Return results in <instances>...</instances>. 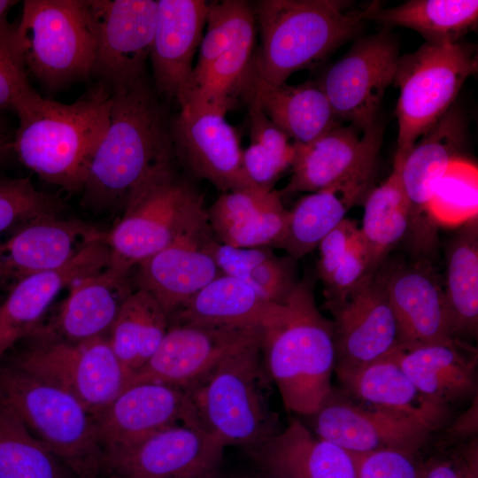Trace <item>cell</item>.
<instances>
[{
  "mask_svg": "<svg viewBox=\"0 0 478 478\" xmlns=\"http://www.w3.org/2000/svg\"><path fill=\"white\" fill-rule=\"evenodd\" d=\"M109 123L82 191L94 211L125 207L135 191L176 161L163 108L147 76L111 88Z\"/></svg>",
  "mask_w": 478,
  "mask_h": 478,
  "instance_id": "6da1fadb",
  "label": "cell"
},
{
  "mask_svg": "<svg viewBox=\"0 0 478 478\" xmlns=\"http://www.w3.org/2000/svg\"><path fill=\"white\" fill-rule=\"evenodd\" d=\"M111 88L101 81L72 104L36 91L15 110L19 127L11 147L24 166L69 193L82 190L96 149L106 132Z\"/></svg>",
  "mask_w": 478,
  "mask_h": 478,
  "instance_id": "7a4b0ae2",
  "label": "cell"
},
{
  "mask_svg": "<svg viewBox=\"0 0 478 478\" xmlns=\"http://www.w3.org/2000/svg\"><path fill=\"white\" fill-rule=\"evenodd\" d=\"M313 288L310 276L298 281L261 337L264 365L283 405L305 416L333 395L335 365L333 322L319 311Z\"/></svg>",
  "mask_w": 478,
  "mask_h": 478,
  "instance_id": "3957f363",
  "label": "cell"
},
{
  "mask_svg": "<svg viewBox=\"0 0 478 478\" xmlns=\"http://www.w3.org/2000/svg\"><path fill=\"white\" fill-rule=\"evenodd\" d=\"M346 0H261L252 4L261 35L255 72L264 81L286 83L295 72L311 68L356 35L375 6L351 10Z\"/></svg>",
  "mask_w": 478,
  "mask_h": 478,
  "instance_id": "277c9868",
  "label": "cell"
},
{
  "mask_svg": "<svg viewBox=\"0 0 478 478\" xmlns=\"http://www.w3.org/2000/svg\"><path fill=\"white\" fill-rule=\"evenodd\" d=\"M269 381L261 342L228 355L185 389L196 426L225 447L247 451L267 441L281 430L267 400Z\"/></svg>",
  "mask_w": 478,
  "mask_h": 478,
  "instance_id": "5b68a950",
  "label": "cell"
},
{
  "mask_svg": "<svg viewBox=\"0 0 478 478\" xmlns=\"http://www.w3.org/2000/svg\"><path fill=\"white\" fill-rule=\"evenodd\" d=\"M177 161V160H176ZM176 161L146 181L130 197L106 242L109 266L125 274L208 222L204 196L176 167Z\"/></svg>",
  "mask_w": 478,
  "mask_h": 478,
  "instance_id": "8992f818",
  "label": "cell"
},
{
  "mask_svg": "<svg viewBox=\"0 0 478 478\" xmlns=\"http://www.w3.org/2000/svg\"><path fill=\"white\" fill-rule=\"evenodd\" d=\"M0 404L79 478L98 477L103 452L95 419L73 396L0 362Z\"/></svg>",
  "mask_w": 478,
  "mask_h": 478,
  "instance_id": "52a82bcc",
  "label": "cell"
},
{
  "mask_svg": "<svg viewBox=\"0 0 478 478\" xmlns=\"http://www.w3.org/2000/svg\"><path fill=\"white\" fill-rule=\"evenodd\" d=\"M17 35L27 69L49 89L94 71L97 36L89 0H26Z\"/></svg>",
  "mask_w": 478,
  "mask_h": 478,
  "instance_id": "ba28073f",
  "label": "cell"
},
{
  "mask_svg": "<svg viewBox=\"0 0 478 478\" xmlns=\"http://www.w3.org/2000/svg\"><path fill=\"white\" fill-rule=\"evenodd\" d=\"M7 363L73 396L96 419L129 385L132 375L104 335L72 342L39 328Z\"/></svg>",
  "mask_w": 478,
  "mask_h": 478,
  "instance_id": "9c48e42d",
  "label": "cell"
},
{
  "mask_svg": "<svg viewBox=\"0 0 478 478\" xmlns=\"http://www.w3.org/2000/svg\"><path fill=\"white\" fill-rule=\"evenodd\" d=\"M477 70L474 48L459 42H425L399 58L393 81L399 89L396 153L408 154L417 140L451 108L464 82Z\"/></svg>",
  "mask_w": 478,
  "mask_h": 478,
  "instance_id": "30bf717a",
  "label": "cell"
},
{
  "mask_svg": "<svg viewBox=\"0 0 478 478\" xmlns=\"http://www.w3.org/2000/svg\"><path fill=\"white\" fill-rule=\"evenodd\" d=\"M399 58L397 40L386 30L357 40L318 81L336 119L362 133L371 128Z\"/></svg>",
  "mask_w": 478,
  "mask_h": 478,
  "instance_id": "8fae6325",
  "label": "cell"
},
{
  "mask_svg": "<svg viewBox=\"0 0 478 478\" xmlns=\"http://www.w3.org/2000/svg\"><path fill=\"white\" fill-rule=\"evenodd\" d=\"M225 446L199 428L176 424L103 451L99 477L183 478L220 467Z\"/></svg>",
  "mask_w": 478,
  "mask_h": 478,
  "instance_id": "7c38bea8",
  "label": "cell"
},
{
  "mask_svg": "<svg viewBox=\"0 0 478 478\" xmlns=\"http://www.w3.org/2000/svg\"><path fill=\"white\" fill-rule=\"evenodd\" d=\"M258 327L171 324L158 348L129 385L157 382L187 389L228 355L261 342ZM128 385V386H129Z\"/></svg>",
  "mask_w": 478,
  "mask_h": 478,
  "instance_id": "4fadbf2b",
  "label": "cell"
},
{
  "mask_svg": "<svg viewBox=\"0 0 478 478\" xmlns=\"http://www.w3.org/2000/svg\"><path fill=\"white\" fill-rule=\"evenodd\" d=\"M326 306L334 317L335 369L368 364L401 346L382 272L366 276L345 297Z\"/></svg>",
  "mask_w": 478,
  "mask_h": 478,
  "instance_id": "5bb4252c",
  "label": "cell"
},
{
  "mask_svg": "<svg viewBox=\"0 0 478 478\" xmlns=\"http://www.w3.org/2000/svg\"><path fill=\"white\" fill-rule=\"evenodd\" d=\"M465 138L460 113L450 108L423 134L405 156L401 171L410 204L406 236L415 254L431 255L437 242L438 226L430 214L434 190L449 164L458 157Z\"/></svg>",
  "mask_w": 478,
  "mask_h": 478,
  "instance_id": "9a60e30c",
  "label": "cell"
},
{
  "mask_svg": "<svg viewBox=\"0 0 478 478\" xmlns=\"http://www.w3.org/2000/svg\"><path fill=\"white\" fill-rule=\"evenodd\" d=\"M97 36L93 73L110 88L147 76L157 1L89 0Z\"/></svg>",
  "mask_w": 478,
  "mask_h": 478,
  "instance_id": "2e32d148",
  "label": "cell"
},
{
  "mask_svg": "<svg viewBox=\"0 0 478 478\" xmlns=\"http://www.w3.org/2000/svg\"><path fill=\"white\" fill-rule=\"evenodd\" d=\"M225 114L181 110L170 125L176 160L192 178L223 192L259 188L247 176L236 130Z\"/></svg>",
  "mask_w": 478,
  "mask_h": 478,
  "instance_id": "e0dca14e",
  "label": "cell"
},
{
  "mask_svg": "<svg viewBox=\"0 0 478 478\" xmlns=\"http://www.w3.org/2000/svg\"><path fill=\"white\" fill-rule=\"evenodd\" d=\"M47 216L0 239V287L10 289L31 275L58 269L107 233L80 220Z\"/></svg>",
  "mask_w": 478,
  "mask_h": 478,
  "instance_id": "ac0fdd59",
  "label": "cell"
},
{
  "mask_svg": "<svg viewBox=\"0 0 478 478\" xmlns=\"http://www.w3.org/2000/svg\"><path fill=\"white\" fill-rule=\"evenodd\" d=\"M209 223L179 235L136 266L137 289L149 292L170 318L199 290L223 274L206 249Z\"/></svg>",
  "mask_w": 478,
  "mask_h": 478,
  "instance_id": "d6986e66",
  "label": "cell"
},
{
  "mask_svg": "<svg viewBox=\"0 0 478 478\" xmlns=\"http://www.w3.org/2000/svg\"><path fill=\"white\" fill-rule=\"evenodd\" d=\"M95 422L102 452L176 424L196 426L187 391L157 382L127 386Z\"/></svg>",
  "mask_w": 478,
  "mask_h": 478,
  "instance_id": "ffe728a7",
  "label": "cell"
},
{
  "mask_svg": "<svg viewBox=\"0 0 478 478\" xmlns=\"http://www.w3.org/2000/svg\"><path fill=\"white\" fill-rule=\"evenodd\" d=\"M310 417L316 436L356 454L386 449L417 454L432 433L412 420L333 395Z\"/></svg>",
  "mask_w": 478,
  "mask_h": 478,
  "instance_id": "44dd1931",
  "label": "cell"
},
{
  "mask_svg": "<svg viewBox=\"0 0 478 478\" xmlns=\"http://www.w3.org/2000/svg\"><path fill=\"white\" fill-rule=\"evenodd\" d=\"M106 239L96 242L64 266L27 277L11 289L0 305V362L19 340L32 335L57 296L76 279L109 265Z\"/></svg>",
  "mask_w": 478,
  "mask_h": 478,
  "instance_id": "7402d4cb",
  "label": "cell"
},
{
  "mask_svg": "<svg viewBox=\"0 0 478 478\" xmlns=\"http://www.w3.org/2000/svg\"><path fill=\"white\" fill-rule=\"evenodd\" d=\"M209 2L158 0L150 58L156 90L178 101L193 72V58L203 39Z\"/></svg>",
  "mask_w": 478,
  "mask_h": 478,
  "instance_id": "603a6c76",
  "label": "cell"
},
{
  "mask_svg": "<svg viewBox=\"0 0 478 478\" xmlns=\"http://www.w3.org/2000/svg\"><path fill=\"white\" fill-rule=\"evenodd\" d=\"M381 272L402 346L456 338L444 291L425 261Z\"/></svg>",
  "mask_w": 478,
  "mask_h": 478,
  "instance_id": "cb8c5ba5",
  "label": "cell"
},
{
  "mask_svg": "<svg viewBox=\"0 0 478 478\" xmlns=\"http://www.w3.org/2000/svg\"><path fill=\"white\" fill-rule=\"evenodd\" d=\"M378 155L373 154L329 187L301 197L289 210L287 229L277 249L297 260L317 248L353 206L364 203L374 188Z\"/></svg>",
  "mask_w": 478,
  "mask_h": 478,
  "instance_id": "d4e9b609",
  "label": "cell"
},
{
  "mask_svg": "<svg viewBox=\"0 0 478 478\" xmlns=\"http://www.w3.org/2000/svg\"><path fill=\"white\" fill-rule=\"evenodd\" d=\"M269 478H358V455L319 437L294 419L247 451Z\"/></svg>",
  "mask_w": 478,
  "mask_h": 478,
  "instance_id": "484cf974",
  "label": "cell"
},
{
  "mask_svg": "<svg viewBox=\"0 0 478 478\" xmlns=\"http://www.w3.org/2000/svg\"><path fill=\"white\" fill-rule=\"evenodd\" d=\"M352 125L333 127L314 141L294 143L292 174L280 193L316 192L354 172L371 155L380 152L382 128L375 123L361 136Z\"/></svg>",
  "mask_w": 478,
  "mask_h": 478,
  "instance_id": "4316f807",
  "label": "cell"
},
{
  "mask_svg": "<svg viewBox=\"0 0 478 478\" xmlns=\"http://www.w3.org/2000/svg\"><path fill=\"white\" fill-rule=\"evenodd\" d=\"M392 352L363 366L335 368V374L343 388L365 405L435 431L445 421L448 407L425 396L401 369Z\"/></svg>",
  "mask_w": 478,
  "mask_h": 478,
  "instance_id": "83f0119b",
  "label": "cell"
},
{
  "mask_svg": "<svg viewBox=\"0 0 478 478\" xmlns=\"http://www.w3.org/2000/svg\"><path fill=\"white\" fill-rule=\"evenodd\" d=\"M289 210L279 190L254 188L223 192L207 209L213 237L236 248H277Z\"/></svg>",
  "mask_w": 478,
  "mask_h": 478,
  "instance_id": "f1b7e54d",
  "label": "cell"
},
{
  "mask_svg": "<svg viewBox=\"0 0 478 478\" xmlns=\"http://www.w3.org/2000/svg\"><path fill=\"white\" fill-rule=\"evenodd\" d=\"M256 19L246 2L229 44L198 77L191 80L178 101L181 110L214 111L226 115L245 99L254 69Z\"/></svg>",
  "mask_w": 478,
  "mask_h": 478,
  "instance_id": "f546056e",
  "label": "cell"
},
{
  "mask_svg": "<svg viewBox=\"0 0 478 478\" xmlns=\"http://www.w3.org/2000/svg\"><path fill=\"white\" fill-rule=\"evenodd\" d=\"M392 356L428 397L449 406L477 392V352L461 339L399 346Z\"/></svg>",
  "mask_w": 478,
  "mask_h": 478,
  "instance_id": "4dcf8cb0",
  "label": "cell"
},
{
  "mask_svg": "<svg viewBox=\"0 0 478 478\" xmlns=\"http://www.w3.org/2000/svg\"><path fill=\"white\" fill-rule=\"evenodd\" d=\"M130 274L111 266L74 280L54 321L43 326L58 336L80 342L110 330L132 289Z\"/></svg>",
  "mask_w": 478,
  "mask_h": 478,
  "instance_id": "1f68e13d",
  "label": "cell"
},
{
  "mask_svg": "<svg viewBox=\"0 0 478 478\" xmlns=\"http://www.w3.org/2000/svg\"><path fill=\"white\" fill-rule=\"evenodd\" d=\"M250 98L294 143L307 144L340 124L318 82L274 86L259 79L254 66L246 103Z\"/></svg>",
  "mask_w": 478,
  "mask_h": 478,
  "instance_id": "d6a6232c",
  "label": "cell"
},
{
  "mask_svg": "<svg viewBox=\"0 0 478 478\" xmlns=\"http://www.w3.org/2000/svg\"><path fill=\"white\" fill-rule=\"evenodd\" d=\"M281 304L261 297L245 282L221 274L212 280L169 318V324L258 327L278 316Z\"/></svg>",
  "mask_w": 478,
  "mask_h": 478,
  "instance_id": "836d02e7",
  "label": "cell"
},
{
  "mask_svg": "<svg viewBox=\"0 0 478 478\" xmlns=\"http://www.w3.org/2000/svg\"><path fill=\"white\" fill-rule=\"evenodd\" d=\"M405 158V155L396 153L390 175L373 188L364 201L359 229L369 253L372 273L379 269L409 229L410 204L401 176Z\"/></svg>",
  "mask_w": 478,
  "mask_h": 478,
  "instance_id": "e575fe53",
  "label": "cell"
},
{
  "mask_svg": "<svg viewBox=\"0 0 478 478\" xmlns=\"http://www.w3.org/2000/svg\"><path fill=\"white\" fill-rule=\"evenodd\" d=\"M368 19L414 30L427 43H455L476 28L478 1L409 0L383 9L376 3Z\"/></svg>",
  "mask_w": 478,
  "mask_h": 478,
  "instance_id": "d590c367",
  "label": "cell"
},
{
  "mask_svg": "<svg viewBox=\"0 0 478 478\" xmlns=\"http://www.w3.org/2000/svg\"><path fill=\"white\" fill-rule=\"evenodd\" d=\"M169 326V318L158 301L146 290L136 289L122 304L108 341L133 376L157 351Z\"/></svg>",
  "mask_w": 478,
  "mask_h": 478,
  "instance_id": "8d00e7d4",
  "label": "cell"
},
{
  "mask_svg": "<svg viewBox=\"0 0 478 478\" xmlns=\"http://www.w3.org/2000/svg\"><path fill=\"white\" fill-rule=\"evenodd\" d=\"M206 249L223 274L241 280L269 302L282 304L298 282L296 260L271 248L232 247L212 235Z\"/></svg>",
  "mask_w": 478,
  "mask_h": 478,
  "instance_id": "74e56055",
  "label": "cell"
},
{
  "mask_svg": "<svg viewBox=\"0 0 478 478\" xmlns=\"http://www.w3.org/2000/svg\"><path fill=\"white\" fill-rule=\"evenodd\" d=\"M444 297L456 338L478 328V220L462 225L448 244Z\"/></svg>",
  "mask_w": 478,
  "mask_h": 478,
  "instance_id": "f35d334b",
  "label": "cell"
},
{
  "mask_svg": "<svg viewBox=\"0 0 478 478\" xmlns=\"http://www.w3.org/2000/svg\"><path fill=\"white\" fill-rule=\"evenodd\" d=\"M0 478H79L0 404Z\"/></svg>",
  "mask_w": 478,
  "mask_h": 478,
  "instance_id": "ab89813d",
  "label": "cell"
},
{
  "mask_svg": "<svg viewBox=\"0 0 478 478\" xmlns=\"http://www.w3.org/2000/svg\"><path fill=\"white\" fill-rule=\"evenodd\" d=\"M478 169L457 158L439 180L430 202V214L437 226L456 227L477 218Z\"/></svg>",
  "mask_w": 478,
  "mask_h": 478,
  "instance_id": "60d3db41",
  "label": "cell"
},
{
  "mask_svg": "<svg viewBox=\"0 0 478 478\" xmlns=\"http://www.w3.org/2000/svg\"><path fill=\"white\" fill-rule=\"evenodd\" d=\"M62 210L58 197L38 190L29 178L0 176V236L17 225L58 216Z\"/></svg>",
  "mask_w": 478,
  "mask_h": 478,
  "instance_id": "b9f144b4",
  "label": "cell"
},
{
  "mask_svg": "<svg viewBox=\"0 0 478 478\" xmlns=\"http://www.w3.org/2000/svg\"><path fill=\"white\" fill-rule=\"evenodd\" d=\"M34 90L17 35V25L8 21L0 26V108L15 112Z\"/></svg>",
  "mask_w": 478,
  "mask_h": 478,
  "instance_id": "7bdbcfd3",
  "label": "cell"
},
{
  "mask_svg": "<svg viewBox=\"0 0 478 478\" xmlns=\"http://www.w3.org/2000/svg\"><path fill=\"white\" fill-rule=\"evenodd\" d=\"M370 271L369 253L361 235H357L347 253L325 283L326 304L345 297Z\"/></svg>",
  "mask_w": 478,
  "mask_h": 478,
  "instance_id": "ee69618b",
  "label": "cell"
},
{
  "mask_svg": "<svg viewBox=\"0 0 478 478\" xmlns=\"http://www.w3.org/2000/svg\"><path fill=\"white\" fill-rule=\"evenodd\" d=\"M358 455V478H420L416 454L386 449Z\"/></svg>",
  "mask_w": 478,
  "mask_h": 478,
  "instance_id": "f6af8a7d",
  "label": "cell"
},
{
  "mask_svg": "<svg viewBox=\"0 0 478 478\" xmlns=\"http://www.w3.org/2000/svg\"><path fill=\"white\" fill-rule=\"evenodd\" d=\"M420 478H478L477 439L420 461Z\"/></svg>",
  "mask_w": 478,
  "mask_h": 478,
  "instance_id": "bcb514c9",
  "label": "cell"
},
{
  "mask_svg": "<svg viewBox=\"0 0 478 478\" xmlns=\"http://www.w3.org/2000/svg\"><path fill=\"white\" fill-rule=\"evenodd\" d=\"M294 156L279 154L251 143L243 151V166L249 179L258 187L273 189L281 173L291 166Z\"/></svg>",
  "mask_w": 478,
  "mask_h": 478,
  "instance_id": "7dc6e473",
  "label": "cell"
},
{
  "mask_svg": "<svg viewBox=\"0 0 478 478\" xmlns=\"http://www.w3.org/2000/svg\"><path fill=\"white\" fill-rule=\"evenodd\" d=\"M359 232L357 222L345 218L320 241L318 274L324 283L329 280Z\"/></svg>",
  "mask_w": 478,
  "mask_h": 478,
  "instance_id": "c3c4849f",
  "label": "cell"
},
{
  "mask_svg": "<svg viewBox=\"0 0 478 478\" xmlns=\"http://www.w3.org/2000/svg\"><path fill=\"white\" fill-rule=\"evenodd\" d=\"M477 400L451 427L449 431L452 436H471L477 432Z\"/></svg>",
  "mask_w": 478,
  "mask_h": 478,
  "instance_id": "681fc988",
  "label": "cell"
},
{
  "mask_svg": "<svg viewBox=\"0 0 478 478\" xmlns=\"http://www.w3.org/2000/svg\"><path fill=\"white\" fill-rule=\"evenodd\" d=\"M16 3L12 0H0V26L7 21V14Z\"/></svg>",
  "mask_w": 478,
  "mask_h": 478,
  "instance_id": "f907efd6",
  "label": "cell"
},
{
  "mask_svg": "<svg viewBox=\"0 0 478 478\" xmlns=\"http://www.w3.org/2000/svg\"><path fill=\"white\" fill-rule=\"evenodd\" d=\"M11 143H12L8 142L5 129L0 121V157H2L11 147Z\"/></svg>",
  "mask_w": 478,
  "mask_h": 478,
  "instance_id": "816d5d0a",
  "label": "cell"
},
{
  "mask_svg": "<svg viewBox=\"0 0 478 478\" xmlns=\"http://www.w3.org/2000/svg\"><path fill=\"white\" fill-rule=\"evenodd\" d=\"M183 478H221V477H220L219 469H217V470H213V471L207 472L204 474L183 477Z\"/></svg>",
  "mask_w": 478,
  "mask_h": 478,
  "instance_id": "f5cc1de1",
  "label": "cell"
},
{
  "mask_svg": "<svg viewBox=\"0 0 478 478\" xmlns=\"http://www.w3.org/2000/svg\"><path fill=\"white\" fill-rule=\"evenodd\" d=\"M231 478H269V477L264 474L263 473H258V474H242V475H236Z\"/></svg>",
  "mask_w": 478,
  "mask_h": 478,
  "instance_id": "db71d44e",
  "label": "cell"
}]
</instances>
